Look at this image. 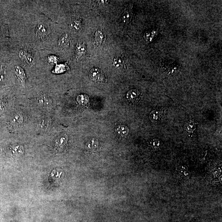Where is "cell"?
Masks as SVG:
<instances>
[{
	"instance_id": "e0dca14e",
	"label": "cell",
	"mask_w": 222,
	"mask_h": 222,
	"mask_svg": "<svg viewBox=\"0 0 222 222\" xmlns=\"http://www.w3.org/2000/svg\"><path fill=\"white\" fill-rule=\"evenodd\" d=\"M154 36V32L150 31L147 32L146 33H145L144 36V40L147 42H151L152 41V39L153 38Z\"/></svg>"
},
{
	"instance_id": "7a4b0ae2",
	"label": "cell",
	"mask_w": 222,
	"mask_h": 222,
	"mask_svg": "<svg viewBox=\"0 0 222 222\" xmlns=\"http://www.w3.org/2000/svg\"><path fill=\"white\" fill-rule=\"evenodd\" d=\"M90 79L94 82L101 81L104 79V76L102 71L97 67H94L91 70L89 74Z\"/></svg>"
},
{
	"instance_id": "d6986e66",
	"label": "cell",
	"mask_w": 222,
	"mask_h": 222,
	"mask_svg": "<svg viewBox=\"0 0 222 222\" xmlns=\"http://www.w3.org/2000/svg\"><path fill=\"white\" fill-rule=\"evenodd\" d=\"M65 70V66L63 65H57L55 69V72L57 73H63Z\"/></svg>"
},
{
	"instance_id": "603a6c76",
	"label": "cell",
	"mask_w": 222,
	"mask_h": 222,
	"mask_svg": "<svg viewBox=\"0 0 222 222\" xmlns=\"http://www.w3.org/2000/svg\"><path fill=\"white\" fill-rule=\"evenodd\" d=\"M49 61L50 63H56L57 62L58 59L57 57L51 55L49 57Z\"/></svg>"
},
{
	"instance_id": "5bb4252c",
	"label": "cell",
	"mask_w": 222,
	"mask_h": 222,
	"mask_svg": "<svg viewBox=\"0 0 222 222\" xmlns=\"http://www.w3.org/2000/svg\"><path fill=\"white\" fill-rule=\"evenodd\" d=\"M77 101L79 104L81 105L86 104L88 102L89 97L86 94H81L78 96L77 98Z\"/></svg>"
},
{
	"instance_id": "6da1fadb",
	"label": "cell",
	"mask_w": 222,
	"mask_h": 222,
	"mask_svg": "<svg viewBox=\"0 0 222 222\" xmlns=\"http://www.w3.org/2000/svg\"><path fill=\"white\" fill-rule=\"evenodd\" d=\"M166 111L163 108H157L150 113V119L153 122H158L164 118Z\"/></svg>"
},
{
	"instance_id": "7402d4cb",
	"label": "cell",
	"mask_w": 222,
	"mask_h": 222,
	"mask_svg": "<svg viewBox=\"0 0 222 222\" xmlns=\"http://www.w3.org/2000/svg\"><path fill=\"white\" fill-rule=\"evenodd\" d=\"M28 53L24 50H22L20 52V57L22 60L25 61Z\"/></svg>"
},
{
	"instance_id": "ac0fdd59",
	"label": "cell",
	"mask_w": 222,
	"mask_h": 222,
	"mask_svg": "<svg viewBox=\"0 0 222 222\" xmlns=\"http://www.w3.org/2000/svg\"><path fill=\"white\" fill-rule=\"evenodd\" d=\"M98 141L96 139H93L87 144V147L89 149H95L98 147Z\"/></svg>"
},
{
	"instance_id": "5b68a950",
	"label": "cell",
	"mask_w": 222,
	"mask_h": 222,
	"mask_svg": "<svg viewBox=\"0 0 222 222\" xmlns=\"http://www.w3.org/2000/svg\"><path fill=\"white\" fill-rule=\"evenodd\" d=\"M70 42V38L69 35L67 34H64L59 39V45L62 49L66 50L69 47Z\"/></svg>"
},
{
	"instance_id": "52a82bcc",
	"label": "cell",
	"mask_w": 222,
	"mask_h": 222,
	"mask_svg": "<svg viewBox=\"0 0 222 222\" xmlns=\"http://www.w3.org/2000/svg\"><path fill=\"white\" fill-rule=\"evenodd\" d=\"M37 101L39 105L43 107H49L52 104V101L50 98L44 95L39 96L37 99Z\"/></svg>"
},
{
	"instance_id": "3957f363",
	"label": "cell",
	"mask_w": 222,
	"mask_h": 222,
	"mask_svg": "<svg viewBox=\"0 0 222 222\" xmlns=\"http://www.w3.org/2000/svg\"><path fill=\"white\" fill-rule=\"evenodd\" d=\"M67 136L65 135H60L57 138L55 141V145L59 151L64 149L67 144Z\"/></svg>"
},
{
	"instance_id": "ffe728a7",
	"label": "cell",
	"mask_w": 222,
	"mask_h": 222,
	"mask_svg": "<svg viewBox=\"0 0 222 222\" xmlns=\"http://www.w3.org/2000/svg\"><path fill=\"white\" fill-rule=\"evenodd\" d=\"M25 61L30 65H33L34 63V59L32 56L28 53L27 54V56H26Z\"/></svg>"
},
{
	"instance_id": "277c9868",
	"label": "cell",
	"mask_w": 222,
	"mask_h": 222,
	"mask_svg": "<svg viewBox=\"0 0 222 222\" xmlns=\"http://www.w3.org/2000/svg\"><path fill=\"white\" fill-rule=\"evenodd\" d=\"M86 53V46L83 43H79L76 44L75 53L77 59L79 60L83 59Z\"/></svg>"
},
{
	"instance_id": "8992f818",
	"label": "cell",
	"mask_w": 222,
	"mask_h": 222,
	"mask_svg": "<svg viewBox=\"0 0 222 222\" xmlns=\"http://www.w3.org/2000/svg\"><path fill=\"white\" fill-rule=\"evenodd\" d=\"M106 35L102 30H97L95 33L94 41L96 46H101L105 41Z\"/></svg>"
},
{
	"instance_id": "9a60e30c",
	"label": "cell",
	"mask_w": 222,
	"mask_h": 222,
	"mask_svg": "<svg viewBox=\"0 0 222 222\" xmlns=\"http://www.w3.org/2000/svg\"><path fill=\"white\" fill-rule=\"evenodd\" d=\"M37 33L40 36H44L47 34V29L43 24L38 25L37 28Z\"/></svg>"
},
{
	"instance_id": "7c38bea8",
	"label": "cell",
	"mask_w": 222,
	"mask_h": 222,
	"mask_svg": "<svg viewBox=\"0 0 222 222\" xmlns=\"http://www.w3.org/2000/svg\"><path fill=\"white\" fill-rule=\"evenodd\" d=\"M72 26L73 28L77 30H80L82 28L83 23L82 20L80 18H75L73 20Z\"/></svg>"
},
{
	"instance_id": "2e32d148",
	"label": "cell",
	"mask_w": 222,
	"mask_h": 222,
	"mask_svg": "<svg viewBox=\"0 0 222 222\" xmlns=\"http://www.w3.org/2000/svg\"><path fill=\"white\" fill-rule=\"evenodd\" d=\"M123 60L119 57L115 58L113 60V65L115 68L121 69L123 66Z\"/></svg>"
},
{
	"instance_id": "30bf717a",
	"label": "cell",
	"mask_w": 222,
	"mask_h": 222,
	"mask_svg": "<svg viewBox=\"0 0 222 222\" xmlns=\"http://www.w3.org/2000/svg\"><path fill=\"white\" fill-rule=\"evenodd\" d=\"M115 132L121 137H124L127 136L129 132L128 128L127 126L121 125L115 128Z\"/></svg>"
},
{
	"instance_id": "4fadbf2b",
	"label": "cell",
	"mask_w": 222,
	"mask_h": 222,
	"mask_svg": "<svg viewBox=\"0 0 222 222\" xmlns=\"http://www.w3.org/2000/svg\"><path fill=\"white\" fill-rule=\"evenodd\" d=\"M24 121V117L21 114H18L14 117L12 123L17 126L22 125Z\"/></svg>"
},
{
	"instance_id": "ba28073f",
	"label": "cell",
	"mask_w": 222,
	"mask_h": 222,
	"mask_svg": "<svg viewBox=\"0 0 222 222\" xmlns=\"http://www.w3.org/2000/svg\"><path fill=\"white\" fill-rule=\"evenodd\" d=\"M140 93L137 89H131L128 92L126 98L128 100L131 102H135L139 99Z\"/></svg>"
},
{
	"instance_id": "44dd1931",
	"label": "cell",
	"mask_w": 222,
	"mask_h": 222,
	"mask_svg": "<svg viewBox=\"0 0 222 222\" xmlns=\"http://www.w3.org/2000/svg\"><path fill=\"white\" fill-rule=\"evenodd\" d=\"M49 122L48 120L43 119L40 123L39 124V127L42 129H45L47 128L48 126Z\"/></svg>"
},
{
	"instance_id": "8fae6325",
	"label": "cell",
	"mask_w": 222,
	"mask_h": 222,
	"mask_svg": "<svg viewBox=\"0 0 222 222\" xmlns=\"http://www.w3.org/2000/svg\"><path fill=\"white\" fill-rule=\"evenodd\" d=\"M15 73L21 82H24L26 81V77L24 70L20 66H16L15 68Z\"/></svg>"
},
{
	"instance_id": "9c48e42d",
	"label": "cell",
	"mask_w": 222,
	"mask_h": 222,
	"mask_svg": "<svg viewBox=\"0 0 222 222\" xmlns=\"http://www.w3.org/2000/svg\"><path fill=\"white\" fill-rule=\"evenodd\" d=\"M132 8L131 7H128L125 9L122 17V22L124 24H128L131 20L133 13H132Z\"/></svg>"
}]
</instances>
